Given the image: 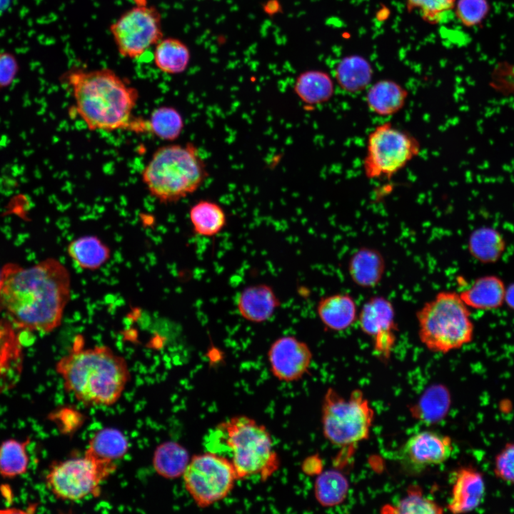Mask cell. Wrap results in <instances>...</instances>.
<instances>
[{"label":"cell","mask_w":514,"mask_h":514,"mask_svg":"<svg viewBox=\"0 0 514 514\" xmlns=\"http://www.w3.org/2000/svg\"><path fill=\"white\" fill-rule=\"evenodd\" d=\"M9 2V0H0V11H3L6 9Z\"/></svg>","instance_id":"cell-38"},{"label":"cell","mask_w":514,"mask_h":514,"mask_svg":"<svg viewBox=\"0 0 514 514\" xmlns=\"http://www.w3.org/2000/svg\"><path fill=\"white\" fill-rule=\"evenodd\" d=\"M507 287L496 275H486L475 278L459 293L470 309L490 311L499 309L505 303Z\"/></svg>","instance_id":"cell-18"},{"label":"cell","mask_w":514,"mask_h":514,"mask_svg":"<svg viewBox=\"0 0 514 514\" xmlns=\"http://www.w3.org/2000/svg\"><path fill=\"white\" fill-rule=\"evenodd\" d=\"M470 255L483 264L498 262L505 252L507 244L503 236L495 228L482 226L474 229L468 240Z\"/></svg>","instance_id":"cell-24"},{"label":"cell","mask_w":514,"mask_h":514,"mask_svg":"<svg viewBox=\"0 0 514 514\" xmlns=\"http://www.w3.org/2000/svg\"><path fill=\"white\" fill-rule=\"evenodd\" d=\"M191 60V51L181 40L174 37L162 38L153 51V64L161 72L168 75L183 73Z\"/></svg>","instance_id":"cell-26"},{"label":"cell","mask_w":514,"mask_h":514,"mask_svg":"<svg viewBox=\"0 0 514 514\" xmlns=\"http://www.w3.org/2000/svg\"><path fill=\"white\" fill-rule=\"evenodd\" d=\"M1 271L0 311L12 323L44 334L61 325L71 289L65 265L48 258L29 267L9 263Z\"/></svg>","instance_id":"cell-1"},{"label":"cell","mask_w":514,"mask_h":514,"mask_svg":"<svg viewBox=\"0 0 514 514\" xmlns=\"http://www.w3.org/2000/svg\"><path fill=\"white\" fill-rule=\"evenodd\" d=\"M61 80L74 99L75 114L89 130L144 133L145 119L134 116L139 92L114 70L74 67Z\"/></svg>","instance_id":"cell-2"},{"label":"cell","mask_w":514,"mask_h":514,"mask_svg":"<svg viewBox=\"0 0 514 514\" xmlns=\"http://www.w3.org/2000/svg\"><path fill=\"white\" fill-rule=\"evenodd\" d=\"M208 176L205 161L191 142L158 147L141 176L148 193L163 204L176 203L195 193Z\"/></svg>","instance_id":"cell-4"},{"label":"cell","mask_w":514,"mask_h":514,"mask_svg":"<svg viewBox=\"0 0 514 514\" xmlns=\"http://www.w3.org/2000/svg\"><path fill=\"white\" fill-rule=\"evenodd\" d=\"M65 390L80 403L110 406L123 395L131 379L126 360L101 345L74 348L56 364Z\"/></svg>","instance_id":"cell-3"},{"label":"cell","mask_w":514,"mask_h":514,"mask_svg":"<svg viewBox=\"0 0 514 514\" xmlns=\"http://www.w3.org/2000/svg\"><path fill=\"white\" fill-rule=\"evenodd\" d=\"M1 271L0 270V282H1Z\"/></svg>","instance_id":"cell-39"},{"label":"cell","mask_w":514,"mask_h":514,"mask_svg":"<svg viewBox=\"0 0 514 514\" xmlns=\"http://www.w3.org/2000/svg\"><path fill=\"white\" fill-rule=\"evenodd\" d=\"M235 302L241 317L253 323L269 321L281 305L273 288L266 283L245 287L238 293Z\"/></svg>","instance_id":"cell-15"},{"label":"cell","mask_w":514,"mask_h":514,"mask_svg":"<svg viewBox=\"0 0 514 514\" xmlns=\"http://www.w3.org/2000/svg\"><path fill=\"white\" fill-rule=\"evenodd\" d=\"M146 122V133L166 141H174L184 128L181 114L174 107L162 106L154 109Z\"/></svg>","instance_id":"cell-27"},{"label":"cell","mask_w":514,"mask_h":514,"mask_svg":"<svg viewBox=\"0 0 514 514\" xmlns=\"http://www.w3.org/2000/svg\"><path fill=\"white\" fill-rule=\"evenodd\" d=\"M357 320L361 331L372 338L377 356L383 360L389 358L397 333L393 303L382 296H372L361 307Z\"/></svg>","instance_id":"cell-12"},{"label":"cell","mask_w":514,"mask_h":514,"mask_svg":"<svg viewBox=\"0 0 514 514\" xmlns=\"http://www.w3.org/2000/svg\"><path fill=\"white\" fill-rule=\"evenodd\" d=\"M293 91L304 107L313 109L328 102L335 94V84L330 74L318 69L299 74L293 84Z\"/></svg>","instance_id":"cell-20"},{"label":"cell","mask_w":514,"mask_h":514,"mask_svg":"<svg viewBox=\"0 0 514 514\" xmlns=\"http://www.w3.org/2000/svg\"><path fill=\"white\" fill-rule=\"evenodd\" d=\"M189 219L195 234L202 237H213L220 233L227 223L223 208L217 202L201 199L189 210Z\"/></svg>","instance_id":"cell-25"},{"label":"cell","mask_w":514,"mask_h":514,"mask_svg":"<svg viewBox=\"0 0 514 514\" xmlns=\"http://www.w3.org/2000/svg\"><path fill=\"white\" fill-rule=\"evenodd\" d=\"M421 343L433 353H448L470 343L475 336L471 311L453 291H441L416 313Z\"/></svg>","instance_id":"cell-5"},{"label":"cell","mask_w":514,"mask_h":514,"mask_svg":"<svg viewBox=\"0 0 514 514\" xmlns=\"http://www.w3.org/2000/svg\"><path fill=\"white\" fill-rule=\"evenodd\" d=\"M505 303L514 310V285L507 288Z\"/></svg>","instance_id":"cell-37"},{"label":"cell","mask_w":514,"mask_h":514,"mask_svg":"<svg viewBox=\"0 0 514 514\" xmlns=\"http://www.w3.org/2000/svg\"><path fill=\"white\" fill-rule=\"evenodd\" d=\"M383 512L400 514H437L443 512V509L433 500L425 496L417 486L410 487L406 495L395 505L383 507Z\"/></svg>","instance_id":"cell-32"},{"label":"cell","mask_w":514,"mask_h":514,"mask_svg":"<svg viewBox=\"0 0 514 514\" xmlns=\"http://www.w3.org/2000/svg\"><path fill=\"white\" fill-rule=\"evenodd\" d=\"M334 77L341 90L350 94H357L366 90L371 84L373 69L365 57L357 54L348 55L336 64Z\"/></svg>","instance_id":"cell-22"},{"label":"cell","mask_w":514,"mask_h":514,"mask_svg":"<svg viewBox=\"0 0 514 514\" xmlns=\"http://www.w3.org/2000/svg\"><path fill=\"white\" fill-rule=\"evenodd\" d=\"M386 271L383 255L376 249L361 247L353 253L348 263L351 281L363 288H372L381 281Z\"/></svg>","instance_id":"cell-21"},{"label":"cell","mask_w":514,"mask_h":514,"mask_svg":"<svg viewBox=\"0 0 514 514\" xmlns=\"http://www.w3.org/2000/svg\"><path fill=\"white\" fill-rule=\"evenodd\" d=\"M453 450V442L449 436L423 430L408 438L400 450L399 458L406 470L420 472L446 461Z\"/></svg>","instance_id":"cell-14"},{"label":"cell","mask_w":514,"mask_h":514,"mask_svg":"<svg viewBox=\"0 0 514 514\" xmlns=\"http://www.w3.org/2000/svg\"><path fill=\"white\" fill-rule=\"evenodd\" d=\"M17 71L18 64L15 57L9 53H0V89L11 84Z\"/></svg>","instance_id":"cell-36"},{"label":"cell","mask_w":514,"mask_h":514,"mask_svg":"<svg viewBox=\"0 0 514 514\" xmlns=\"http://www.w3.org/2000/svg\"><path fill=\"white\" fill-rule=\"evenodd\" d=\"M191 458L188 451L181 445L168 442L155 451L153 465L156 470L167 478L183 475Z\"/></svg>","instance_id":"cell-31"},{"label":"cell","mask_w":514,"mask_h":514,"mask_svg":"<svg viewBox=\"0 0 514 514\" xmlns=\"http://www.w3.org/2000/svg\"><path fill=\"white\" fill-rule=\"evenodd\" d=\"M238 479L259 476L266 480L279 468V457L268 429L246 415L233 416L217 426Z\"/></svg>","instance_id":"cell-6"},{"label":"cell","mask_w":514,"mask_h":514,"mask_svg":"<svg viewBox=\"0 0 514 514\" xmlns=\"http://www.w3.org/2000/svg\"><path fill=\"white\" fill-rule=\"evenodd\" d=\"M267 359L272 375L280 381L289 383L299 381L308 372L313 353L303 341L285 335L270 345Z\"/></svg>","instance_id":"cell-13"},{"label":"cell","mask_w":514,"mask_h":514,"mask_svg":"<svg viewBox=\"0 0 514 514\" xmlns=\"http://www.w3.org/2000/svg\"><path fill=\"white\" fill-rule=\"evenodd\" d=\"M484 493L485 482L482 474L471 467L460 468L454 475L447 509L453 513L470 512L479 505Z\"/></svg>","instance_id":"cell-16"},{"label":"cell","mask_w":514,"mask_h":514,"mask_svg":"<svg viewBox=\"0 0 514 514\" xmlns=\"http://www.w3.org/2000/svg\"><path fill=\"white\" fill-rule=\"evenodd\" d=\"M116 469L115 462L101 460L85 452L81 457L53 465L46 476V484L59 499L81 500L98 496L101 484Z\"/></svg>","instance_id":"cell-9"},{"label":"cell","mask_w":514,"mask_h":514,"mask_svg":"<svg viewBox=\"0 0 514 514\" xmlns=\"http://www.w3.org/2000/svg\"><path fill=\"white\" fill-rule=\"evenodd\" d=\"M346 477L336 470L321 472L314 483V495L324 507L337 505L345 500L348 492Z\"/></svg>","instance_id":"cell-29"},{"label":"cell","mask_w":514,"mask_h":514,"mask_svg":"<svg viewBox=\"0 0 514 514\" xmlns=\"http://www.w3.org/2000/svg\"><path fill=\"white\" fill-rule=\"evenodd\" d=\"M408 91L398 82L388 79H380L366 89L365 101L368 109L383 118L393 116L405 106Z\"/></svg>","instance_id":"cell-19"},{"label":"cell","mask_w":514,"mask_h":514,"mask_svg":"<svg viewBox=\"0 0 514 514\" xmlns=\"http://www.w3.org/2000/svg\"><path fill=\"white\" fill-rule=\"evenodd\" d=\"M28 438L24 441L8 439L0 445V475L5 478H14L25 474L28 470L29 458L27 445Z\"/></svg>","instance_id":"cell-30"},{"label":"cell","mask_w":514,"mask_h":514,"mask_svg":"<svg viewBox=\"0 0 514 514\" xmlns=\"http://www.w3.org/2000/svg\"><path fill=\"white\" fill-rule=\"evenodd\" d=\"M182 476L186 490L200 508L223 500L238 480L231 460L213 452L192 457Z\"/></svg>","instance_id":"cell-10"},{"label":"cell","mask_w":514,"mask_h":514,"mask_svg":"<svg viewBox=\"0 0 514 514\" xmlns=\"http://www.w3.org/2000/svg\"><path fill=\"white\" fill-rule=\"evenodd\" d=\"M374 410L360 390L348 398L329 388L321 405L323 434L331 444L349 448L368 438Z\"/></svg>","instance_id":"cell-7"},{"label":"cell","mask_w":514,"mask_h":514,"mask_svg":"<svg viewBox=\"0 0 514 514\" xmlns=\"http://www.w3.org/2000/svg\"><path fill=\"white\" fill-rule=\"evenodd\" d=\"M454 12L457 19L465 27L482 24L490 11L488 0H456Z\"/></svg>","instance_id":"cell-33"},{"label":"cell","mask_w":514,"mask_h":514,"mask_svg":"<svg viewBox=\"0 0 514 514\" xmlns=\"http://www.w3.org/2000/svg\"><path fill=\"white\" fill-rule=\"evenodd\" d=\"M419 140L390 121L376 125L368 134L363 171L369 180H390L420 155Z\"/></svg>","instance_id":"cell-8"},{"label":"cell","mask_w":514,"mask_h":514,"mask_svg":"<svg viewBox=\"0 0 514 514\" xmlns=\"http://www.w3.org/2000/svg\"><path fill=\"white\" fill-rule=\"evenodd\" d=\"M494 471L498 478L514 484V443H508L497 455Z\"/></svg>","instance_id":"cell-35"},{"label":"cell","mask_w":514,"mask_h":514,"mask_svg":"<svg viewBox=\"0 0 514 514\" xmlns=\"http://www.w3.org/2000/svg\"><path fill=\"white\" fill-rule=\"evenodd\" d=\"M109 31L119 54L137 59L163 37L161 14L146 0H135V5L122 13Z\"/></svg>","instance_id":"cell-11"},{"label":"cell","mask_w":514,"mask_h":514,"mask_svg":"<svg viewBox=\"0 0 514 514\" xmlns=\"http://www.w3.org/2000/svg\"><path fill=\"white\" fill-rule=\"evenodd\" d=\"M128 450L126 436L114 428H104L91 438L86 452L97 458L115 462Z\"/></svg>","instance_id":"cell-28"},{"label":"cell","mask_w":514,"mask_h":514,"mask_svg":"<svg viewBox=\"0 0 514 514\" xmlns=\"http://www.w3.org/2000/svg\"><path fill=\"white\" fill-rule=\"evenodd\" d=\"M69 258L79 268L96 271L110 259V248L98 236L86 235L72 240L67 246Z\"/></svg>","instance_id":"cell-23"},{"label":"cell","mask_w":514,"mask_h":514,"mask_svg":"<svg viewBox=\"0 0 514 514\" xmlns=\"http://www.w3.org/2000/svg\"><path fill=\"white\" fill-rule=\"evenodd\" d=\"M456 0H405L409 12L417 11L425 22L439 23L443 16L453 10Z\"/></svg>","instance_id":"cell-34"},{"label":"cell","mask_w":514,"mask_h":514,"mask_svg":"<svg viewBox=\"0 0 514 514\" xmlns=\"http://www.w3.org/2000/svg\"><path fill=\"white\" fill-rule=\"evenodd\" d=\"M317 316L329 331L341 332L349 328L358 319V307L353 297L337 293L322 297L316 305Z\"/></svg>","instance_id":"cell-17"}]
</instances>
